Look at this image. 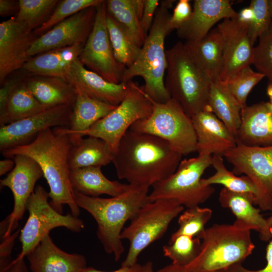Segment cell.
<instances>
[{"instance_id":"10","label":"cell","mask_w":272,"mask_h":272,"mask_svg":"<svg viewBox=\"0 0 272 272\" xmlns=\"http://www.w3.org/2000/svg\"><path fill=\"white\" fill-rule=\"evenodd\" d=\"M49 193L40 185L35 187L26 204L28 219L21 230L19 240L21 250L15 258H24L52 229L64 227L73 232H79L85 227L84 221L71 213L63 215L54 210L48 201Z\"/></svg>"},{"instance_id":"1","label":"cell","mask_w":272,"mask_h":272,"mask_svg":"<svg viewBox=\"0 0 272 272\" xmlns=\"http://www.w3.org/2000/svg\"><path fill=\"white\" fill-rule=\"evenodd\" d=\"M182 156L161 138L128 129L119 141L112 163L119 179L150 187L174 173Z\"/></svg>"},{"instance_id":"5","label":"cell","mask_w":272,"mask_h":272,"mask_svg":"<svg viewBox=\"0 0 272 272\" xmlns=\"http://www.w3.org/2000/svg\"><path fill=\"white\" fill-rule=\"evenodd\" d=\"M165 88L190 117L208 107L211 81L195 63L184 44L179 41L166 50Z\"/></svg>"},{"instance_id":"34","label":"cell","mask_w":272,"mask_h":272,"mask_svg":"<svg viewBox=\"0 0 272 272\" xmlns=\"http://www.w3.org/2000/svg\"><path fill=\"white\" fill-rule=\"evenodd\" d=\"M212 165L215 173L207 178H202L204 185L221 184L224 187L233 192L250 194L254 199L257 195V190L252 180L247 176H236L233 172L226 167L222 156L213 155Z\"/></svg>"},{"instance_id":"7","label":"cell","mask_w":272,"mask_h":272,"mask_svg":"<svg viewBox=\"0 0 272 272\" xmlns=\"http://www.w3.org/2000/svg\"><path fill=\"white\" fill-rule=\"evenodd\" d=\"M183 209L177 201L170 199L150 200L143 205L121 232L122 240H127L129 243L121 266L137 263L141 253L163 236L170 223Z\"/></svg>"},{"instance_id":"22","label":"cell","mask_w":272,"mask_h":272,"mask_svg":"<svg viewBox=\"0 0 272 272\" xmlns=\"http://www.w3.org/2000/svg\"><path fill=\"white\" fill-rule=\"evenodd\" d=\"M31 272H82L87 266L83 255L69 253L46 236L26 256Z\"/></svg>"},{"instance_id":"30","label":"cell","mask_w":272,"mask_h":272,"mask_svg":"<svg viewBox=\"0 0 272 272\" xmlns=\"http://www.w3.org/2000/svg\"><path fill=\"white\" fill-rule=\"evenodd\" d=\"M69 127L66 130L70 134L72 143L79 140V135L88 130L95 123L113 110L116 106L93 99L76 92Z\"/></svg>"},{"instance_id":"49","label":"cell","mask_w":272,"mask_h":272,"mask_svg":"<svg viewBox=\"0 0 272 272\" xmlns=\"http://www.w3.org/2000/svg\"><path fill=\"white\" fill-rule=\"evenodd\" d=\"M0 272H29L24 258L12 260L6 267L0 269Z\"/></svg>"},{"instance_id":"24","label":"cell","mask_w":272,"mask_h":272,"mask_svg":"<svg viewBox=\"0 0 272 272\" xmlns=\"http://www.w3.org/2000/svg\"><path fill=\"white\" fill-rule=\"evenodd\" d=\"M254 196L250 194L233 192L224 187L219 196L221 206L230 209L235 216V226L255 230L262 241H269L271 238L270 228L260 214L261 210L254 207Z\"/></svg>"},{"instance_id":"41","label":"cell","mask_w":272,"mask_h":272,"mask_svg":"<svg viewBox=\"0 0 272 272\" xmlns=\"http://www.w3.org/2000/svg\"><path fill=\"white\" fill-rule=\"evenodd\" d=\"M252 64L272 83V23L259 37L258 44L253 48Z\"/></svg>"},{"instance_id":"50","label":"cell","mask_w":272,"mask_h":272,"mask_svg":"<svg viewBox=\"0 0 272 272\" xmlns=\"http://www.w3.org/2000/svg\"><path fill=\"white\" fill-rule=\"evenodd\" d=\"M237 19L241 22L249 25L254 19V13L252 8L249 6L242 9L237 16Z\"/></svg>"},{"instance_id":"27","label":"cell","mask_w":272,"mask_h":272,"mask_svg":"<svg viewBox=\"0 0 272 272\" xmlns=\"http://www.w3.org/2000/svg\"><path fill=\"white\" fill-rule=\"evenodd\" d=\"M100 167H89L70 170V179L73 190L91 197L101 194L118 196L131 189L133 185L108 179Z\"/></svg>"},{"instance_id":"43","label":"cell","mask_w":272,"mask_h":272,"mask_svg":"<svg viewBox=\"0 0 272 272\" xmlns=\"http://www.w3.org/2000/svg\"><path fill=\"white\" fill-rule=\"evenodd\" d=\"M192 9L189 0H179L171 15L169 26L171 30L178 29L189 18Z\"/></svg>"},{"instance_id":"3","label":"cell","mask_w":272,"mask_h":272,"mask_svg":"<svg viewBox=\"0 0 272 272\" xmlns=\"http://www.w3.org/2000/svg\"><path fill=\"white\" fill-rule=\"evenodd\" d=\"M149 187L133 185L126 192L110 198L91 197L74 191L75 202L96 221L97 237L105 251L112 254L116 261L120 258L124 251L121 238L123 226L150 201Z\"/></svg>"},{"instance_id":"21","label":"cell","mask_w":272,"mask_h":272,"mask_svg":"<svg viewBox=\"0 0 272 272\" xmlns=\"http://www.w3.org/2000/svg\"><path fill=\"white\" fill-rule=\"evenodd\" d=\"M191 119L196 135L198 154L222 156L236 146V137L209 107Z\"/></svg>"},{"instance_id":"17","label":"cell","mask_w":272,"mask_h":272,"mask_svg":"<svg viewBox=\"0 0 272 272\" xmlns=\"http://www.w3.org/2000/svg\"><path fill=\"white\" fill-rule=\"evenodd\" d=\"M25 24L12 17L0 24V82L22 69L31 58L28 51L38 38Z\"/></svg>"},{"instance_id":"55","label":"cell","mask_w":272,"mask_h":272,"mask_svg":"<svg viewBox=\"0 0 272 272\" xmlns=\"http://www.w3.org/2000/svg\"><path fill=\"white\" fill-rule=\"evenodd\" d=\"M267 94L269 99V104L272 109V83H269L267 88Z\"/></svg>"},{"instance_id":"13","label":"cell","mask_w":272,"mask_h":272,"mask_svg":"<svg viewBox=\"0 0 272 272\" xmlns=\"http://www.w3.org/2000/svg\"><path fill=\"white\" fill-rule=\"evenodd\" d=\"M96 9L92 30L79 59L88 70L108 82L119 84L126 67L117 61L114 55L106 26L105 1L97 6Z\"/></svg>"},{"instance_id":"16","label":"cell","mask_w":272,"mask_h":272,"mask_svg":"<svg viewBox=\"0 0 272 272\" xmlns=\"http://www.w3.org/2000/svg\"><path fill=\"white\" fill-rule=\"evenodd\" d=\"M96 14V7H91L58 23L38 37L28 55L31 57L54 49L85 45L92 30Z\"/></svg>"},{"instance_id":"6","label":"cell","mask_w":272,"mask_h":272,"mask_svg":"<svg viewBox=\"0 0 272 272\" xmlns=\"http://www.w3.org/2000/svg\"><path fill=\"white\" fill-rule=\"evenodd\" d=\"M201 250L185 267L189 272H211L226 269L241 263L255 248L250 230L233 224H216L206 229L201 237Z\"/></svg>"},{"instance_id":"8","label":"cell","mask_w":272,"mask_h":272,"mask_svg":"<svg viewBox=\"0 0 272 272\" xmlns=\"http://www.w3.org/2000/svg\"><path fill=\"white\" fill-rule=\"evenodd\" d=\"M152 101L150 115L136 121L129 129L160 138L182 156L196 152V135L191 117L171 98L164 103Z\"/></svg>"},{"instance_id":"58","label":"cell","mask_w":272,"mask_h":272,"mask_svg":"<svg viewBox=\"0 0 272 272\" xmlns=\"http://www.w3.org/2000/svg\"><path fill=\"white\" fill-rule=\"evenodd\" d=\"M211 272H227L226 269L219 270L217 271H211Z\"/></svg>"},{"instance_id":"36","label":"cell","mask_w":272,"mask_h":272,"mask_svg":"<svg viewBox=\"0 0 272 272\" xmlns=\"http://www.w3.org/2000/svg\"><path fill=\"white\" fill-rule=\"evenodd\" d=\"M201 246L200 239L180 235L171 236L169 243L163 246V251L173 264L186 267L197 257Z\"/></svg>"},{"instance_id":"42","label":"cell","mask_w":272,"mask_h":272,"mask_svg":"<svg viewBox=\"0 0 272 272\" xmlns=\"http://www.w3.org/2000/svg\"><path fill=\"white\" fill-rule=\"evenodd\" d=\"M249 6L254 13V19L248 25V32L251 43L254 44L269 28L271 21L269 14L267 0H252Z\"/></svg>"},{"instance_id":"54","label":"cell","mask_w":272,"mask_h":272,"mask_svg":"<svg viewBox=\"0 0 272 272\" xmlns=\"http://www.w3.org/2000/svg\"><path fill=\"white\" fill-rule=\"evenodd\" d=\"M140 272H154L153 263L151 261H148L142 265Z\"/></svg>"},{"instance_id":"15","label":"cell","mask_w":272,"mask_h":272,"mask_svg":"<svg viewBox=\"0 0 272 272\" xmlns=\"http://www.w3.org/2000/svg\"><path fill=\"white\" fill-rule=\"evenodd\" d=\"M73 105L48 108L19 121L1 126V152L27 144L43 130L69 127Z\"/></svg>"},{"instance_id":"14","label":"cell","mask_w":272,"mask_h":272,"mask_svg":"<svg viewBox=\"0 0 272 272\" xmlns=\"http://www.w3.org/2000/svg\"><path fill=\"white\" fill-rule=\"evenodd\" d=\"M15 166L0 183L2 187L9 188L14 198L11 213L1 223V233L5 239L18 227V223L26 211V204L34 192L37 181L43 176L37 163L31 158L23 155L14 157Z\"/></svg>"},{"instance_id":"33","label":"cell","mask_w":272,"mask_h":272,"mask_svg":"<svg viewBox=\"0 0 272 272\" xmlns=\"http://www.w3.org/2000/svg\"><path fill=\"white\" fill-rule=\"evenodd\" d=\"M47 108L35 98L22 80L12 91L4 108L0 111L1 126L32 116Z\"/></svg>"},{"instance_id":"31","label":"cell","mask_w":272,"mask_h":272,"mask_svg":"<svg viewBox=\"0 0 272 272\" xmlns=\"http://www.w3.org/2000/svg\"><path fill=\"white\" fill-rule=\"evenodd\" d=\"M105 4L106 13L141 48L147 37L140 24L145 0H108Z\"/></svg>"},{"instance_id":"20","label":"cell","mask_w":272,"mask_h":272,"mask_svg":"<svg viewBox=\"0 0 272 272\" xmlns=\"http://www.w3.org/2000/svg\"><path fill=\"white\" fill-rule=\"evenodd\" d=\"M238 14L228 0H195L189 18L177 29V36L186 41L199 40L216 23Z\"/></svg>"},{"instance_id":"46","label":"cell","mask_w":272,"mask_h":272,"mask_svg":"<svg viewBox=\"0 0 272 272\" xmlns=\"http://www.w3.org/2000/svg\"><path fill=\"white\" fill-rule=\"evenodd\" d=\"M271 238L266 247V266L259 270H251L245 268L241 263L234 264L226 269L227 272H272V227L270 228Z\"/></svg>"},{"instance_id":"56","label":"cell","mask_w":272,"mask_h":272,"mask_svg":"<svg viewBox=\"0 0 272 272\" xmlns=\"http://www.w3.org/2000/svg\"><path fill=\"white\" fill-rule=\"evenodd\" d=\"M267 6L269 14L272 23V0H267Z\"/></svg>"},{"instance_id":"11","label":"cell","mask_w":272,"mask_h":272,"mask_svg":"<svg viewBox=\"0 0 272 272\" xmlns=\"http://www.w3.org/2000/svg\"><path fill=\"white\" fill-rule=\"evenodd\" d=\"M128 84L127 92L120 103L88 130L81 133L79 139L86 135L101 139L115 152L121 139L130 126L150 115L153 104L143 87L132 80Z\"/></svg>"},{"instance_id":"45","label":"cell","mask_w":272,"mask_h":272,"mask_svg":"<svg viewBox=\"0 0 272 272\" xmlns=\"http://www.w3.org/2000/svg\"><path fill=\"white\" fill-rule=\"evenodd\" d=\"M20 234L19 230H16L9 237L3 239L0 246V269L11 263L10 255L14 245L15 239Z\"/></svg>"},{"instance_id":"12","label":"cell","mask_w":272,"mask_h":272,"mask_svg":"<svg viewBox=\"0 0 272 272\" xmlns=\"http://www.w3.org/2000/svg\"><path fill=\"white\" fill-rule=\"evenodd\" d=\"M224 156L234 174H244L253 182L257 192L254 205L272 211V145L249 147L237 143Z\"/></svg>"},{"instance_id":"57","label":"cell","mask_w":272,"mask_h":272,"mask_svg":"<svg viewBox=\"0 0 272 272\" xmlns=\"http://www.w3.org/2000/svg\"><path fill=\"white\" fill-rule=\"evenodd\" d=\"M266 223L269 228L272 227V214L267 219H266Z\"/></svg>"},{"instance_id":"9","label":"cell","mask_w":272,"mask_h":272,"mask_svg":"<svg viewBox=\"0 0 272 272\" xmlns=\"http://www.w3.org/2000/svg\"><path fill=\"white\" fill-rule=\"evenodd\" d=\"M212 162V155L207 154L181 160L174 173L152 186L149 200L173 199L187 208L205 202L215 192L212 185L202 184L201 178Z\"/></svg>"},{"instance_id":"32","label":"cell","mask_w":272,"mask_h":272,"mask_svg":"<svg viewBox=\"0 0 272 272\" xmlns=\"http://www.w3.org/2000/svg\"><path fill=\"white\" fill-rule=\"evenodd\" d=\"M208 106L235 137L241 122L242 108L225 82L220 80L211 82Z\"/></svg>"},{"instance_id":"38","label":"cell","mask_w":272,"mask_h":272,"mask_svg":"<svg viewBox=\"0 0 272 272\" xmlns=\"http://www.w3.org/2000/svg\"><path fill=\"white\" fill-rule=\"evenodd\" d=\"M212 214V210L208 208L198 206L187 208L179 217V227L171 236L183 235L201 239L206 230L205 225Z\"/></svg>"},{"instance_id":"19","label":"cell","mask_w":272,"mask_h":272,"mask_svg":"<svg viewBox=\"0 0 272 272\" xmlns=\"http://www.w3.org/2000/svg\"><path fill=\"white\" fill-rule=\"evenodd\" d=\"M65 80L75 91L99 101L117 106L125 97L128 83H110L98 74L87 69L79 59L69 69Z\"/></svg>"},{"instance_id":"37","label":"cell","mask_w":272,"mask_h":272,"mask_svg":"<svg viewBox=\"0 0 272 272\" xmlns=\"http://www.w3.org/2000/svg\"><path fill=\"white\" fill-rule=\"evenodd\" d=\"M19 1V10L15 17L33 31L49 19L59 2L58 0Z\"/></svg>"},{"instance_id":"4","label":"cell","mask_w":272,"mask_h":272,"mask_svg":"<svg viewBox=\"0 0 272 272\" xmlns=\"http://www.w3.org/2000/svg\"><path fill=\"white\" fill-rule=\"evenodd\" d=\"M175 1L160 2L151 28L141 48L135 61L126 68L121 82L128 83L135 77H141L145 82L146 94L153 101L164 103L171 97L164 83L167 69L165 39L172 31L169 26L171 17L169 9Z\"/></svg>"},{"instance_id":"40","label":"cell","mask_w":272,"mask_h":272,"mask_svg":"<svg viewBox=\"0 0 272 272\" xmlns=\"http://www.w3.org/2000/svg\"><path fill=\"white\" fill-rule=\"evenodd\" d=\"M103 0H63L59 2L49 19L41 27L34 31L40 36L55 25L78 12L91 7H96Z\"/></svg>"},{"instance_id":"29","label":"cell","mask_w":272,"mask_h":272,"mask_svg":"<svg viewBox=\"0 0 272 272\" xmlns=\"http://www.w3.org/2000/svg\"><path fill=\"white\" fill-rule=\"evenodd\" d=\"M114 154L103 140L94 137L82 138L72 143L69 156L70 170L107 165L112 162Z\"/></svg>"},{"instance_id":"48","label":"cell","mask_w":272,"mask_h":272,"mask_svg":"<svg viewBox=\"0 0 272 272\" xmlns=\"http://www.w3.org/2000/svg\"><path fill=\"white\" fill-rule=\"evenodd\" d=\"M19 1L14 0H0V16H15L19 10Z\"/></svg>"},{"instance_id":"52","label":"cell","mask_w":272,"mask_h":272,"mask_svg":"<svg viewBox=\"0 0 272 272\" xmlns=\"http://www.w3.org/2000/svg\"><path fill=\"white\" fill-rule=\"evenodd\" d=\"M15 166L14 160L9 158L0 161V175L2 176L10 171H11Z\"/></svg>"},{"instance_id":"35","label":"cell","mask_w":272,"mask_h":272,"mask_svg":"<svg viewBox=\"0 0 272 272\" xmlns=\"http://www.w3.org/2000/svg\"><path fill=\"white\" fill-rule=\"evenodd\" d=\"M106 22L114 56L117 61L128 68L136 60L141 47L135 44L121 26L107 13Z\"/></svg>"},{"instance_id":"51","label":"cell","mask_w":272,"mask_h":272,"mask_svg":"<svg viewBox=\"0 0 272 272\" xmlns=\"http://www.w3.org/2000/svg\"><path fill=\"white\" fill-rule=\"evenodd\" d=\"M141 266L137 263L131 266H121L120 268L112 271H101L92 267H87L82 272H140Z\"/></svg>"},{"instance_id":"28","label":"cell","mask_w":272,"mask_h":272,"mask_svg":"<svg viewBox=\"0 0 272 272\" xmlns=\"http://www.w3.org/2000/svg\"><path fill=\"white\" fill-rule=\"evenodd\" d=\"M35 98L46 108L74 105L76 93L64 79L33 75L23 79Z\"/></svg>"},{"instance_id":"39","label":"cell","mask_w":272,"mask_h":272,"mask_svg":"<svg viewBox=\"0 0 272 272\" xmlns=\"http://www.w3.org/2000/svg\"><path fill=\"white\" fill-rule=\"evenodd\" d=\"M264 77L262 74L253 71L248 65L239 70L225 83L229 92L243 109L246 106L249 93Z\"/></svg>"},{"instance_id":"53","label":"cell","mask_w":272,"mask_h":272,"mask_svg":"<svg viewBox=\"0 0 272 272\" xmlns=\"http://www.w3.org/2000/svg\"><path fill=\"white\" fill-rule=\"evenodd\" d=\"M155 272V271H154ZM155 272H189L185 267L173 263L165 266Z\"/></svg>"},{"instance_id":"47","label":"cell","mask_w":272,"mask_h":272,"mask_svg":"<svg viewBox=\"0 0 272 272\" xmlns=\"http://www.w3.org/2000/svg\"><path fill=\"white\" fill-rule=\"evenodd\" d=\"M22 80L23 79H13L2 84L0 89V111L4 108L12 91L22 82Z\"/></svg>"},{"instance_id":"25","label":"cell","mask_w":272,"mask_h":272,"mask_svg":"<svg viewBox=\"0 0 272 272\" xmlns=\"http://www.w3.org/2000/svg\"><path fill=\"white\" fill-rule=\"evenodd\" d=\"M184 46L201 71L211 81L219 80L224 47L222 36L218 28L202 39L186 41Z\"/></svg>"},{"instance_id":"23","label":"cell","mask_w":272,"mask_h":272,"mask_svg":"<svg viewBox=\"0 0 272 272\" xmlns=\"http://www.w3.org/2000/svg\"><path fill=\"white\" fill-rule=\"evenodd\" d=\"M237 143L249 147L272 145V109L268 102L246 106L241 111Z\"/></svg>"},{"instance_id":"18","label":"cell","mask_w":272,"mask_h":272,"mask_svg":"<svg viewBox=\"0 0 272 272\" xmlns=\"http://www.w3.org/2000/svg\"><path fill=\"white\" fill-rule=\"evenodd\" d=\"M248 27L237 17L224 19L218 24L217 28L224 41L220 81L226 82L239 70L252 64L254 47L248 35Z\"/></svg>"},{"instance_id":"44","label":"cell","mask_w":272,"mask_h":272,"mask_svg":"<svg viewBox=\"0 0 272 272\" xmlns=\"http://www.w3.org/2000/svg\"><path fill=\"white\" fill-rule=\"evenodd\" d=\"M160 4V2L158 0H145L144 8L140 24L143 31L147 36L153 24Z\"/></svg>"},{"instance_id":"26","label":"cell","mask_w":272,"mask_h":272,"mask_svg":"<svg viewBox=\"0 0 272 272\" xmlns=\"http://www.w3.org/2000/svg\"><path fill=\"white\" fill-rule=\"evenodd\" d=\"M84 45L77 44L47 51L31 57L22 69L33 75L53 77L65 80Z\"/></svg>"},{"instance_id":"2","label":"cell","mask_w":272,"mask_h":272,"mask_svg":"<svg viewBox=\"0 0 272 272\" xmlns=\"http://www.w3.org/2000/svg\"><path fill=\"white\" fill-rule=\"evenodd\" d=\"M66 127L45 129L31 142L1 153L6 158L23 155L35 161L48 184L49 202L52 207L62 214L63 206L66 205L71 214L78 217L80 208L75 201L70 179L69 156L72 142Z\"/></svg>"}]
</instances>
